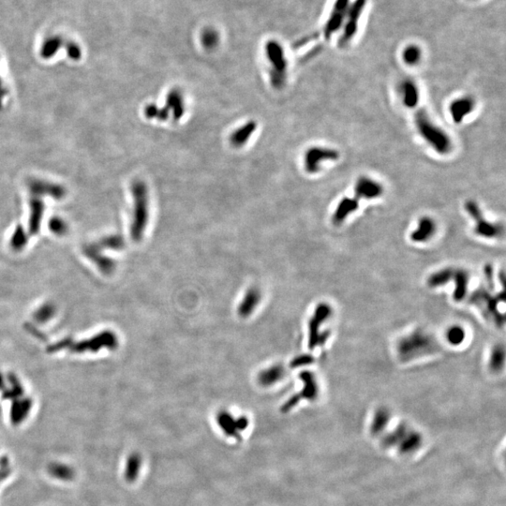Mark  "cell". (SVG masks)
<instances>
[{
	"label": "cell",
	"instance_id": "cell-12",
	"mask_svg": "<svg viewBox=\"0 0 506 506\" xmlns=\"http://www.w3.org/2000/svg\"><path fill=\"white\" fill-rule=\"evenodd\" d=\"M476 101L472 97H462L451 102L449 112L453 121L456 124L462 122L466 116L474 111Z\"/></svg>",
	"mask_w": 506,
	"mask_h": 506
},
{
	"label": "cell",
	"instance_id": "cell-24",
	"mask_svg": "<svg viewBox=\"0 0 506 506\" xmlns=\"http://www.w3.org/2000/svg\"><path fill=\"white\" fill-rule=\"evenodd\" d=\"M168 111L172 110L173 113V118L179 119L184 113V104L181 93L178 90H173L168 95Z\"/></svg>",
	"mask_w": 506,
	"mask_h": 506
},
{
	"label": "cell",
	"instance_id": "cell-33",
	"mask_svg": "<svg viewBox=\"0 0 506 506\" xmlns=\"http://www.w3.org/2000/svg\"><path fill=\"white\" fill-rule=\"evenodd\" d=\"M203 41H204V45L206 47H213L216 43V38L215 33L213 31H207L204 34Z\"/></svg>",
	"mask_w": 506,
	"mask_h": 506
},
{
	"label": "cell",
	"instance_id": "cell-18",
	"mask_svg": "<svg viewBox=\"0 0 506 506\" xmlns=\"http://www.w3.org/2000/svg\"><path fill=\"white\" fill-rule=\"evenodd\" d=\"M261 292L257 288H250L243 298L238 308V314L246 318L251 314L261 301Z\"/></svg>",
	"mask_w": 506,
	"mask_h": 506
},
{
	"label": "cell",
	"instance_id": "cell-22",
	"mask_svg": "<svg viewBox=\"0 0 506 506\" xmlns=\"http://www.w3.org/2000/svg\"><path fill=\"white\" fill-rule=\"evenodd\" d=\"M455 268L446 267L431 274L427 278V285L430 288H437L448 283L454 277Z\"/></svg>",
	"mask_w": 506,
	"mask_h": 506
},
{
	"label": "cell",
	"instance_id": "cell-2",
	"mask_svg": "<svg viewBox=\"0 0 506 506\" xmlns=\"http://www.w3.org/2000/svg\"><path fill=\"white\" fill-rule=\"evenodd\" d=\"M438 348L436 340L430 335L418 330L399 341L397 353L402 361H410L414 358L433 353L438 350Z\"/></svg>",
	"mask_w": 506,
	"mask_h": 506
},
{
	"label": "cell",
	"instance_id": "cell-5",
	"mask_svg": "<svg viewBox=\"0 0 506 506\" xmlns=\"http://www.w3.org/2000/svg\"><path fill=\"white\" fill-rule=\"evenodd\" d=\"M332 315L331 307L326 304L321 303L315 309L314 314L311 317L309 322V350H314L318 346L324 345L327 343L330 331L320 332L321 326L330 318Z\"/></svg>",
	"mask_w": 506,
	"mask_h": 506
},
{
	"label": "cell",
	"instance_id": "cell-6",
	"mask_svg": "<svg viewBox=\"0 0 506 506\" xmlns=\"http://www.w3.org/2000/svg\"><path fill=\"white\" fill-rule=\"evenodd\" d=\"M465 209L476 223V235L485 238H499L503 234V228L500 224L489 223L484 218L479 205L475 201H467L465 203Z\"/></svg>",
	"mask_w": 506,
	"mask_h": 506
},
{
	"label": "cell",
	"instance_id": "cell-8",
	"mask_svg": "<svg viewBox=\"0 0 506 506\" xmlns=\"http://www.w3.org/2000/svg\"><path fill=\"white\" fill-rule=\"evenodd\" d=\"M340 153L336 149L328 148H312L309 149L305 157V168L309 173L319 172L321 164L324 161H337Z\"/></svg>",
	"mask_w": 506,
	"mask_h": 506
},
{
	"label": "cell",
	"instance_id": "cell-4",
	"mask_svg": "<svg viewBox=\"0 0 506 506\" xmlns=\"http://www.w3.org/2000/svg\"><path fill=\"white\" fill-rule=\"evenodd\" d=\"M500 301H505L504 292H502L497 297H493L490 294V290L484 287L478 288L469 297L471 304H474L480 309L487 319L493 321L498 328H501L504 324V317L503 315L500 314L498 309Z\"/></svg>",
	"mask_w": 506,
	"mask_h": 506
},
{
	"label": "cell",
	"instance_id": "cell-30",
	"mask_svg": "<svg viewBox=\"0 0 506 506\" xmlns=\"http://www.w3.org/2000/svg\"><path fill=\"white\" fill-rule=\"evenodd\" d=\"M313 362H314V358L312 357V355H310V354H302V355H299V356L295 358L291 362V368H293V369L300 368V367H303V366H308V365L312 364Z\"/></svg>",
	"mask_w": 506,
	"mask_h": 506
},
{
	"label": "cell",
	"instance_id": "cell-35",
	"mask_svg": "<svg viewBox=\"0 0 506 506\" xmlns=\"http://www.w3.org/2000/svg\"><path fill=\"white\" fill-rule=\"evenodd\" d=\"M3 88V86H2V81H1V78H0V89Z\"/></svg>",
	"mask_w": 506,
	"mask_h": 506
},
{
	"label": "cell",
	"instance_id": "cell-27",
	"mask_svg": "<svg viewBox=\"0 0 506 506\" xmlns=\"http://www.w3.org/2000/svg\"><path fill=\"white\" fill-rule=\"evenodd\" d=\"M465 337L466 332L459 326H453L446 332V340L451 345L457 346L461 344L465 340Z\"/></svg>",
	"mask_w": 506,
	"mask_h": 506
},
{
	"label": "cell",
	"instance_id": "cell-19",
	"mask_svg": "<svg viewBox=\"0 0 506 506\" xmlns=\"http://www.w3.org/2000/svg\"><path fill=\"white\" fill-rule=\"evenodd\" d=\"M402 91L403 95V104L407 108L413 109L419 101V90L414 81L404 80L402 84Z\"/></svg>",
	"mask_w": 506,
	"mask_h": 506
},
{
	"label": "cell",
	"instance_id": "cell-23",
	"mask_svg": "<svg viewBox=\"0 0 506 506\" xmlns=\"http://www.w3.org/2000/svg\"><path fill=\"white\" fill-rule=\"evenodd\" d=\"M64 42L59 36H52L45 40L41 48V56L44 59H49L56 55L61 48Z\"/></svg>",
	"mask_w": 506,
	"mask_h": 506
},
{
	"label": "cell",
	"instance_id": "cell-7",
	"mask_svg": "<svg viewBox=\"0 0 506 506\" xmlns=\"http://www.w3.org/2000/svg\"><path fill=\"white\" fill-rule=\"evenodd\" d=\"M299 377L304 383L303 390L297 395H293L290 400L284 404V406L282 407L283 412H287L294 406H296L301 399H307L309 401H313L318 396L319 386H318L314 374L310 371H302Z\"/></svg>",
	"mask_w": 506,
	"mask_h": 506
},
{
	"label": "cell",
	"instance_id": "cell-26",
	"mask_svg": "<svg viewBox=\"0 0 506 506\" xmlns=\"http://www.w3.org/2000/svg\"><path fill=\"white\" fill-rule=\"evenodd\" d=\"M256 128L255 123H247L246 126L242 127L241 129L235 131V133L231 137V142L235 147H240L243 143L247 142L248 137L251 135L253 131Z\"/></svg>",
	"mask_w": 506,
	"mask_h": 506
},
{
	"label": "cell",
	"instance_id": "cell-21",
	"mask_svg": "<svg viewBox=\"0 0 506 506\" xmlns=\"http://www.w3.org/2000/svg\"><path fill=\"white\" fill-rule=\"evenodd\" d=\"M505 363V349L503 345L499 344L492 349V352L489 357L488 368L493 373H500L504 368Z\"/></svg>",
	"mask_w": 506,
	"mask_h": 506
},
{
	"label": "cell",
	"instance_id": "cell-28",
	"mask_svg": "<svg viewBox=\"0 0 506 506\" xmlns=\"http://www.w3.org/2000/svg\"><path fill=\"white\" fill-rule=\"evenodd\" d=\"M50 229L52 232L57 235H62L67 231V224L60 218L55 216L51 219L49 223Z\"/></svg>",
	"mask_w": 506,
	"mask_h": 506
},
{
	"label": "cell",
	"instance_id": "cell-1",
	"mask_svg": "<svg viewBox=\"0 0 506 506\" xmlns=\"http://www.w3.org/2000/svg\"><path fill=\"white\" fill-rule=\"evenodd\" d=\"M414 123L420 135L432 149L441 155L448 154L452 149L450 137L432 121L425 110L416 112Z\"/></svg>",
	"mask_w": 506,
	"mask_h": 506
},
{
	"label": "cell",
	"instance_id": "cell-32",
	"mask_svg": "<svg viewBox=\"0 0 506 506\" xmlns=\"http://www.w3.org/2000/svg\"><path fill=\"white\" fill-rule=\"evenodd\" d=\"M102 245L105 247H112V248H120V247H123V239L120 236L114 235V236L105 238Z\"/></svg>",
	"mask_w": 506,
	"mask_h": 506
},
{
	"label": "cell",
	"instance_id": "cell-25",
	"mask_svg": "<svg viewBox=\"0 0 506 506\" xmlns=\"http://www.w3.org/2000/svg\"><path fill=\"white\" fill-rule=\"evenodd\" d=\"M422 58V50L418 45L410 44L402 52V59L408 66H415Z\"/></svg>",
	"mask_w": 506,
	"mask_h": 506
},
{
	"label": "cell",
	"instance_id": "cell-3",
	"mask_svg": "<svg viewBox=\"0 0 506 506\" xmlns=\"http://www.w3.org/2000/svg\"><path fill=\"white\" fill-rule=\"evenodd\" d=\"M132 194L134 198V210L130 234L134 240L139 241L142 239L149 221V198L144 183L142 181L134 182L132 185Z\"/></svg>",
	"mask_w": 506,
	"mask_h": 506
},
{
	"label": "cell",
	"instance_id": "cell-11",
	"mask_svg": "<svg viewBox=\"0 0 506 506\" xmlns=\"http://www.w3.org/2000/svg\"><path fill=\"white\" fill-rule=\"evenodd\" d=\"M268 49L270 56L269 57L275 67L274 75H272L273 85L275 87H281L283 86L285 81V69H286V61L284 59L283 52L276 44H274Z\"/></svg>",
	"mask_w": 506,
	"mask_h": 506
},
{
	"label": "cell",
	"instance_id": "cell-17",
	"mask_svg": "<svg viewBox=\"0 0 506 506\" xmlns=\"http://www.w3.org/2000/svg\"><path fill=\"white\" fill-rule=\"evenodd\" d=\"M453 279L455 280L456 288L453 293V298L455 301L460 302L467 296L468 285L469 282V274L464 269H456L454 271Z\"/></svg>",
	"mask_w": 506,
	"mask_h": 506
},
{
	"label": "cell",
	"instance_id": "cell-16",
	"mask_svg": "<svg viewBox=\"0 0 506 506\" xmlns=\"http://www.w3.org/2000/svg\"><path fill=\"white\" fill-rule=\"evenodd\" d=\"M30 216H29V231L31 234H37L40 230L44 213V203L40 197L31 198Z\"/></svg>",
	"mask_w": 506,
	"mask_h": 506
},
{
	"label": "cell",
	"instance_id": "cell-15",
	"mask_svg": "<svg viewBox=\"0 0 506 506\" xmlns=\"http://www.w3.org/2000/svg\"><path fill=\"white\" fill-rule=\"evenodd\" d=\"M218 422L220 426L228 435H234L236 433L235 430L244 429L247 426V420L246 417H240L235 420L227 412H221L218 414Z\"/></svg>",
	"mask_w": 506,
	"mask_h": 506
},
{
	"label": "cell",
	"instance_id": "cell-14",
	"mask_svg": "<svg viewBox=\"0 0 506 506\" xmlns=\"http://www.w3.org/2000/svg\"><path fill=\"white\" fill-rule=\"evenodd\" d=\"M436 232V224L429 216H423L419 220L417 228L411 235V239L415 243H423L431 238Z\"/></svg>",
	"mask_w": 506,
	"mask_h": 506
},
{
	"label": "cell",
	"instance_id": "cell-9",
	"mask_svg": "<svg viewBox=\"0 0 506 506\" xmlns=\"http://www.w3.org/2000/svg\"><path fill=\"white\" fill-rule=\"evenodd\" d=\"M28 188L32 195L35 197L50 196L55 200H62L67 194V191L63 186L40 179L30 180Z\"/></svg>",
	"mask_w": 506,
	"mask_h": 506
},
{
	"label": "cell",
	"instance_id": "cell-20",
	"mask_svg": "<svg viewBox=\"0 0 506 506\" xmlns=\"http://www.w3.org/2000/svg\"><path fill=\"white\" fill-rule=\"evenodd\" d=\"M283 367L280 365L273 366L271 368L262 371L258 376V380L261 385L263 386H270L274 383H278L284 376Z\"/></svg>",
	"mask_w": 506,
	"mask_h": 506
},
{
	"label": "cell",
	"instance_id": "cell-31",
	"mask_svg": "<svg viewBox=\"0 0 506 506\" xmlns=\"http://www.w3.org/2000/svg\"><path fill=\"white\" fill-rule=\"evenodd\" d=\"M26 237H25V231L22 226H18L14 234H13L12 244L13 247H21L25 245Z\"/></svg>",
	"mask_w": 506,
	"mask_h": 506
},
{
	"label": "cell",
	"instance_id": "cell-10",
	"mask_svg": "<svg viewBox=\"0 0 506 506\" xmlns=\"http://www.w3.org/2000/svg\"><path fill=\"white\" fill-rule=\"evenodd\" d=\"M383 193V186L380 183H378L375 180L367 177V176H361L357 179L355 186H354V196L357 200L366 199V200H372L376 198L382 196Z\"/></svg>",
	"mask_w": 506,
	"mask_h": 506
},
{
	"label": "cell",
	"instance_id": "cell-29",
	"mask_svg": "<svg viewBox=\"0 0 506 506\" xmlns=\"http://www.w3.org/2000/svg\"><path fill=\"white\" fill-rule=\"evenodd\" d=\"M66 51H67L68 57L71 60H74V61L80 60L81 56H82V50H81L80 46L78 44L73 43V42H69V43L66 44Z\"/></svg>",
	"mask_w": 506,
	"mask_h": 506
},
{
	"label": "cell",
	"instance_id": "cell-13",
	"mask_svg": "<svg viewBox=\"0 0 506 506\" xmlns=\"http://www.w3.org/2000/svg\"><path fill=\"white\" fill-rule=\"evenodd\" d=\"M358 206H359V200L356 198H342L337 205V208L335 210L332 216V223L334 225L339 226L344 223L348 216L358 209Z\"/></svg>",
	"mask_w": 506,
	"mask_h": 506
},
{
	"label": "cell",
	"instance_id": "cell-34",
	"mask_svg": "<svg viewBox=\"0 0 506 506\" xmlns=\"http://www.w3.org/2000/svg\"><path fill=\"white\" fill-rule=\"evenodd\" d=\"M7 93H8V91H7L5 87H3L2 89H0V110L3 108L4 99L6 98Z\"/></svg>",
	"mask_w": 506,
	"mask_h": 506
},
{
	"label": "cell",
	"instance_id": "cell-36",
	"mask_svg": "<svg viewBox=\"0 0 506 506\" xmlns=\"http://www.w3.org/2000/svg\"><path fill=\"white\" fill-rule=\"evenodd\" d=\"M472 1H477V0H472Z\"/></svg>",
	"mask_w": 506,
	"mask_h": 506
}]
</instances>
